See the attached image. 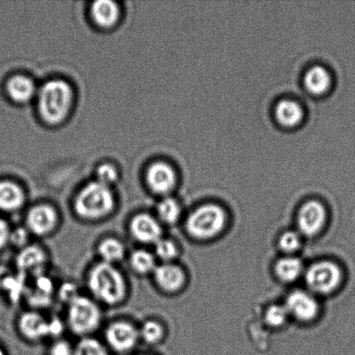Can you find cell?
<instances>
[{
	"label": "cell",
	"mask_w": 355,
	"mask_h": 355,
	"mask_svg": "<svg viewBox=\"0 0 355 355\" xmlns=\"http://www.w3.org/2000/svg\"><path fill=\"white\" fill-rule=\"evenodd\" d=\"M275 114L282 125L293 127L302 121V116H304V110L300 104L295 101L284 99L277 104Z\"/></svg>",
	"instance_id": "obj_18"
},
{
	"label": "cell",
	"mask_w": 355,
	"mask_h": 355,
	"mask_svg": "<svg viewBox=\"0 0 355 355\" xmlns=\"http://www.w3.org/2000/svg\"><path fill=\"white\" fill-rule=\"evenodd\" d=\"M118 179L116 169L110 164H104L99 166L97 169V181L98 182L110 187L114 184Z\"/></svg>",
	"instance_id": "obj_31"
},
{
	"label": "cell",
	"mask_w": 355,
	"mask_h": 355,
	"mask_svg": "<svg viewBox=\"0 0 355 355\" xmlns=\"http://www.w3.org/2000/svg\"><path fill=\"white\" fill-rule=\"evenodd\" d=\"M147 182L154 193H169L176 184L175 170L166 163L156 162L148 169Z\"/></svg>",
	"instance_id": "obj_12"
},
{
	"label": "cell",
	"mask_w": 355,
	"mask_h": 355,
	"mask_svg": "<svg viewBox=\"0 0 355 355\" xmlns=\"http://www.w3.org/2000/svg\"><path fill=\"white\" fill-rule=\"evenodd\" d=\"M284 306L288 315L301 322L311 321L319 312V304L314 295L304 291L291 292Z\"/></svg>",
	"instance_id": "obj_10"
},
{
	"label": "cell",
	"mask_w": 355,
	"mask_h": 355,
	"mask_svg": "<svg viewBox=\"0 0 355 355\" xmlns=\"http://www.w3.org/2000/svg\"><path fill=\"white\" fill-rule=\"evenodd\" d=\"M181 208L178 201L173 198H165L157 207L158 218L166 225L175 224L180 217Z\"/></svg>",
	"instance_id": "obj_25"
},
{
	"label": "cell",
	"mask_w": 355,
	"mask_h": 355,
	"mask_svg": "<svg viewBox=\"0 0 355 355\" xmlns=\"http://www.w3.org/2000/svg\"><path fill=\"white\" fill-rule=\"evenodd\" d=\"M50 355H74V349L64 340H58L51 346Z\"/></svg>",
	"instance_id": "obj_34"
},
{
	"label": "cell",
	"mask_w": 355,
	"mask_h": 355,
	"mask_svg": "<svg viewBox=\"0 0 355 355\" xmlns=\"http://www.w3.org/2000/svg\"><path fill=\"white\" fill-rule=\"evenodd\" d=\"M304 83L309 92L315 95H321L327 92L331 85V78L325 68L315 65L306 72Z\"/></svg>",
	"instance_id": "obj_20"
},
{
	"label": "cell",
	"mask_w": 355,
	"mask_h": 355,
	"mask_svg": "<svg viewBox=\"0 0 355 355\" xmlns=\"http://www.w3.org/2000/svg\"><path fill=\"white\" fill-rule=\"evenodd\" d=\"M73 93L67 83L51 80L42 87L38 94V107L48 123L58 124L71 110Z\"/></svg>",
	"instance_id": "obj_2"
},
{
	"label": "cell",
	"mask_w": 355,
	"mask_h": 355,
	"mask_svg": "<svg viewBox=\"0 0 355 355\" xmlns=\"http://www.w3.org/2000/svg\"><path fill=\"white\" fill-rule=\"evenodd\" d=\"M29 241V231L26 228H17L15 231L10 232V241L17 247H26V243Z\"/></svg>",
	"instance_id": "obj_33"
},
{
	"label": "cell",
	"mask_w": 355,
	"mask_h": 355,
	"mask_svg": "<svg viewBox=\"0 0 355 355\" xmlns=\"http://www.w3.org/2000/svg\"><path fill=\"white\" fill-rule=\"evenodd\" d=\"M114 207V198L110 187L92 182L83 187L75 200L76 214L87 220H98L110 215Z\"/></svg>",
	"instance_id": "obj_3"
},
{
	"label": "cell",
	"mask_w": 355,
	"mask_h": 355,
	"mask_svg": "<svg viewBox=\"0 0 355 355\" xmlns=\"http://www.w3.org/2000/svg\"><path fill=\"white\" fill-rule=\"evenodd\" d=\"M68 306V325L75 335L88 336L98 329L102 312L92 299L79 295Z\"/></svg>",
	"instance_id": "obj_5"
},
{
	"label": "cell",
	"mask_w": 355,
	"mask_h": 355,
	"mask_svg": "<svg viewBox=\"0 0 355 355\" xmlns=\"http://www.w3.org/2000/svg\"><path fill=\"white\" fill-rule=\"evenodd\" d=\"M79 295L78 286L72 283H65L62 284L58 291L59 299L68 305L71 304Z\"/></svg>",
	"instance_id": "obj_32"
},
{
	"label": "cell",
	"mask_w": 355,
	"mask_h": 355,
	"mask_svg": "<svg viewBox=\"0 0 355 355\" xmlns=\"http://www.w3.org/2000/svg\"><path fill=\"white\" fill-rule=\"evenodd\" d=\"M130 263L132 269L140 275L153 273L157 267L155 256L145 250H135L131 254Z\"/></svg>",
	"instance_id": "obj_24"
},
{
	"label": "cell",
	"mask_w": 355,
	"mask_h": 355,
	"mask_svg": "<svg viewBox=\"0 0 355 355\" xmlns=\"http://www.w3.org/2000/svg\"><path fill=\"white\" fill-rule=\"evenodd\" d=\"M47 256L44 250L37 245L26 246L17 257V266L22 272H30L36 276L41 275L46 263Z\"/></svg>",
	"instance_id": "obj_15"
},
{
	"label": "cell",
	"mask_w": 355,
	"mask_h": 355,
	"mask_svg": "<svg viewBox=\"0 0 355 355\" xmlns=\"http://www.w3.org/2000/svg\"><path fill=\"white\" fill-rule=\"evenodd\" d=\"M0 355H6L5 352H3V351L1 349V347H0Z\"/></svg>",
	"instance_id": "obj_37"
},
{
	"label": "cell",
	"mask_w": 355,
	"mask_h": 355,
	"mask_svg": "<svg viewBox=\"0 0 355 355\" xmlns=\"http://www.w3.org/2000/svg\"><path fill=\"white\" fill-rule=\"evenodd\" d=\"M34 288L31 291L29 299L35 306H45L50 302L51 295L53 293L54 284L50 277L38 275L35 279Z\"/></svg>",
	"instance_id": "obj_23"
},
{
	"label": "cell",
	"mask_w": 355,
	"mask_h": 355,
	"mask_svg": "<svg viewBox=\"0 0 355 355\" xmlns=\"http://www.w3.org/2000/svg\"><path fill=\"white\" fill-rule=\"evenodd\" d=\"M7 92L15 102L26 103L34 96L36 87L26 76H15L7 83Z\"/></svg>",
	"instance_id": "obj_17"
},
{
	"label": "cell",
	"mask_w": 355,
	"mask_h": 355,
	"mask_svg": "<svg viewBox=\"0 0 355 355\" xmlns=\"http://www.w3.org/2000/svg\"><path fill=\"white\" fill-rule=\"evenodd\" d=\"M105 338L111 349L116 352L125 353L137 345L140 334L132 323L119 321L107 326Z\"/></svg>",
	"instance_id": "obj_8"
},
{
	"label": "cell",
	"mask_w": 355,
	"mask_h": 355,
	"mask_svg": "<svg viewBox=\"0 0 355 355\" xmlns=\"http://www.w3.org/2000/svg\"><path fill=\"white\" fill-rule=\"evenodd\" d=\"M74 355H109L105 347L94 338L85 337L80 340L74 349Z\"/></svg>",
	"instance_id": "obj_27"
},
{
	"label": "cell",
	"mask_w": 355,
	"mask_h": 355,
	"mask_svg": "<svg viewBox=\"0 0 355 355\" xmlns=\"http://www.w3.org/2000/svg\"><path fill=\"white\" fill-rule=\"evenodd\" d=\"M277 277L284 283H291L304 272V264L294 257H285L277 261L275 266Z\"/></svg>",
	"instance_id": "obj_21"
},
{
	"label": "cell",
	"mask_w": 355,
	"mask_h": 355,
	"mask_svg": "<svg viewBox=\"0 0 355 355\" xmlns=\"http://www.w3.org/2000/svg\"><path fill=\"white\" fill-rule=\"evenodd\" d=\"M302 245V236L295 232H286L280 236L278 245L283 252L293 253L300 248Z\"/></svg>",
	"instance_id": "obj_30"
},
{
	"label": "cell",
	"mask_w": 355,
	"mask_h": 355,
	"mask_svg": "<svg viewBox=\"0 0 355 355\" xmlns=\"http://www.w3.org/2000/svg\"><path fill=\"white\" fill-rule=\"evenodd\" d=\"M88 286L94 297L107 305L119 304L126 297V280L114 264L102 262L93 266Z\"/></svg>",
	"instance_id": "obj_1"
},
{
	"label": "cell",
	"mask_w": 355,
	"mask_h": 355,
	"mask_svg": "<svg viewBox=\"0 0 355 355\" xmlns=\"http://www.w3.org/2000/svg\"><path fill=\"white\" fill-rule=\"evenodd\" d=\"M139 334H140V338L145 343L154 345L162 340L164 336V329L159 322L155 321V320H148L139 329Z\"/></svg>",
	"instance_id": "obj_26"
},
{
	"label": "cell",
	"mask_w": 355,
	"mask_h": 355,
	"mask_svg": "<svg viewBox=\"0 0 355 355\" xmlns=\"http://www.w3.org/2000/svg\"><path fill=\"white\" fill-rule=\"evenodd\" d=\"M24 203V193L19 184L12 181H0V211L12 212Z\"/></svg>",
	"instance_id": "obj_16"
},
{
	"label": "cell",
	"mask_w": 355,
	"mask_h": 355,
	"mask_svg": "<svg viewBox=\"0 0 355 355\" xmlns=\"http://www.w3.org/2000/svg\"><path fill=\"white\" fill-rule=\"evenodd\" d=\"M97 252L102 257L103 262L114 264L123 259L125 246L119 239L107 238L100 242Z\"/></svg>",
	"instance_id": "obj_22"
},
{
	"label": "cell",
	"mask_w": 355,
	"mask_h": 355,
	"mask_svg": "<svg viewBox=\"0 0 355 355\" xmlns=\"http://www.w3.org/2000/svg\"><path fill=\"white\" fill-rule=\"evenodd\" d=\"M342 271L338 266L329 261L315 263L308 268L305 282L312 293L327 295L339 286Z\"/></svg>",
	"instance_id": "obj_6"
},
{
	"label": "cell",
	"mask_w": 355,
	"mask_h": 355,
	"mask_svg": "<svg viewBox=\"0 0 355 355\" xmlns=\"http://www.w3.org/2000/svg\"><path fill=\"white\" fill-rule=\"evenodd\" d=\"M324 205L318 200H309L300 209L297 216L299 233L305 236H314L322 231L326 224Z\"/></svg>",
	"instance_id": "obj_7"
},
{
	"label": "cell",
	"mask_w": 355,
	"mask_h": 355,
	"mask_svg": "<svg viewBox=\"0 0 355 355\" xmlns=\"http://www.w3.org/2000/svg\"><path fill=\"white\" fill-rule=\"evenodd\" d=\"M64 323H62L60 319L53 318L48 321V336L58 338L64 332Z\"/></svg>",
	"instance_id": "obj_35"
},
{
	"label": "cell",
	"mask_w": 355,
	"mask_h": 355,
	"mask_svg": "<svg viewBox=\"0 0 355 355\" xmlns=\"http://www.w3.org/2000/svg\"><path fill=\"white\" fill-rule=\"evenodd\" d=\"M58 222L57 211L51 205H36L27 212L26 229L38 236L50 234L54 231Z\"/></svg>",
	"instance_id": "obj_9"
},
{
	"label": "cell",
	"mask_w": 355,
	"mask_h": 355,
	"mask_svg": "<svg viewBox=\"0 0 355 355\" xmlns=\"http://www.w3.org/2000/svg\"><path fill=\"white\" fill-rule=\"evenodd\" d=\"M130 230L132 236L142 243H155L162 239L161 224L150 214H140L131 219Z\"/></svg>",
	"instance_id": "obj_11"
},
{
	"label": "cell",
	"mask_w": 355,
	"mask_h": 355,
	"mask_svg": "<svg viewBox=\"0 0 355 355\" xmlns=\"http://www.w3.org/2000/svg\"><path fill=\"white\" fill-rule=\"evenodd\" d=\"M226 214L224 209L215 204H207L194 210L187 219V231L198 239L214 238L224 229Z\"/></svg>",
	"instance_id": "obj_4"
},
{
	"label": "cell",
	"mask_w": 355,
	"mask_h": 355,
	"mask_svg": "<svg viewBox=\"0 0 355 355\" xmlns=\"http://www.w3.org/2000/svg\"><path fill=\"white\" fill-rule=\"evenodd\" d=\"M92 17L98 26L111 27L117 22L119 8L116 3L110 0H100L93 3Z\"/></svg>",
	"instance_id": "obj_19"
},
{
	"label": "cell",
	"mask_w": 355,
	"mask_h": 355,
	"mask_svg": "<svg viewBox=\"0 0 355 355\" xmlns=\"http://www.w3.org/2000/svg\"><path fill=\"white\" fill-rule=\"evenodd\" d=\"M10 230L8 224L0 218V250L10 241Z\"/></svg>",
	"instance_id": "obj_36"
},
{
	"label": "cell",
	"mask_w": 355,
	"mask_h": 355,
	"mask_svg": "<svg viewBox=\"0 0 355 355\" xmlns=\"http://www.w3.org/2000/svg\"><path fill=\"white\" fill-rule=\"evenodd\" d=\"M155 255L164 263H171L178 254L177 246L172 240L161 239L155 243Z\"/></svg>",
	"instance_id": "obj_28"
},
{
	"label": "cell",
	"mask_w": 355,
	"mask_h": 355,
	"mask_svg": "<svg viewBox=\"0 0 355 355\" xmlns=\"http://www.w3.org/2000/svg\"><path fill=\"white\" fill-rule=\"evenodd\" d=\"M288 316L284 305H273L267 309L266 321L271 327H280L286 322Z\"/></svg>",
	"instance_id": "obj_29"
},
{
	"label": "cell",
	"mask_w": 355,
	"mask_h": 355,
	"mask_svg": "<svg viewBox=\"0 0 355 355\" xmlns=\"http://www.w3.org/2000/svg\"><path fill=\"white\" fill-rule=\"evenodd\" d=\"M19 329L24 338L34 342L48 336V321L35 311L24 313L20 316Z\"/></svg>",
	"instance_id": "obj_14"
},
{
	"label": "cell",
	"mask_w": 355,
	"mask_h": 355,
	"mask_svg": "<svg viewBox=\"0 0 355 355\" xmlns=\"http://www.w3.org/2000/svg\"><path fill=\"white\" fill-rule=\"evenodd\" d=\"M153 273L158 286L170 293L179 291L186 280L183 270L172 263H163L156 267Z\"/></svg>",
	"instance_id": "obj_13"
}]
</instances>
